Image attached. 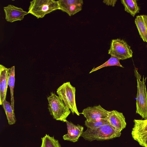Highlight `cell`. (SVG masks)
<instances>
[{"instance_id":"4fadbf2b","label":"cell","mask_w":147,"mask_h":147,"mask_svg":"<svg viewBox=\"0 0 147 147\" xmlns=\"http://www.w3.org/2000/svg\"><path fill=\"white\" fill-rule=\"evenodd\" d=\"M11 68H7L0 65V105L5 100Z\"/></svg>"},{"instance_id":"7a4b0ae2","label":"cell","mask_w":147,"mask_h":147,"mask_svg":"<svg viewBox=\"0 0 147 147\" xmlns=\"http://www.w3.org/2000/svg\"><path fill=\"white\" fill-rule=\"evenodd\" d=\"M48 109L50 115L56 120L65 122L71 113L70 109L65 105L59 96L52 92L47 98Z\"/></svg>"},{"instance_id":"ffe728a7","label":"cell","mask_w":147,"mask_h":147,"mask_svg":"<svg viewBox=\"0 0 147 147\" xmlns=\"http://www.w3.org/2000/svg\"><path fill=\"white\" fill-rule=\"evenodd\" d=\"M108 122L107 119H100L88 121H85V126L88 128L94 129L98 128Z\"/></svg>"},{"instance_id":"6da1fadb","label":"cell","mask_w":147,"mask_h":147,"mask_svg":"<svg viewBox=\"0 0 147 147\" xmlns=\"http://www.w3.org/2000/svg\"><path fill=\"white\" fill-rule=\"evenodd\" d=\"M121 133L115 130L108 122L100 127L94 129L87 128L81 136L86 140L102 141L119 137Z\"/></svg>"},{"instance_id":"603a6c76","label":"cell","mask_w":147,"mask_h":147,"mask_svg":"<svg viewBox=\"0 0 147 147\" xmlns=\"http://www.w3.org/2000/svg\"></svg>"},{"instance_id":"277c9868","label":"cell","mask_w":147,"mask_h":147,"mask_svg":"<svg viewBox=\"0 0 147 147\" xmlns=\"http://www.w3.org/2000/svg\"><path fill=\"white\" fill-rule=\"evenodd\" d=\"M57 9H59L57 1L33 0L30 2L28 12L39 18Z\"/></svg>"},{"instance_id":"52a82bcc","label":"cell","mask_w":147,"mask_h":147,"mask_svg":"<svg viewBox=\"0 0 147 147\" xmlns=\"http://www.w3.org/2000/svg\"><path fill=\"white\" fill-rule=\"evenodd\" d=\"M131 135L133 139L139 144L146 147L147 143V120L135 119Z\"/></svg>"},{"instance_id":"8992f818","label":"cell","mask_w":147,"mask_h":147,"mask_svg":"<svg viewBox=\"0 0 147 147\" xmlns=\"http://www.w3.org/2000/svg\"><path fill=\"white\" fill-rule=\"evenodd\" d=\"M133 52L126 42L119 38L113 39L111 42L108 54L120 60L131 58Z\"/></svg>"},{"instance_id":"d6986e66","label":"cell","mask_w":147,"mask_h":147,"mask_svg":"<svg viewBox=\"0 0 147 147\" xmlns=\"http://www.w3.org/2000/svg\"><path fill=\"white\" fill-rule=\"evenodd\" d=\"M120 60L119 59L111 56L110 58L105 63L96 68H93L90 71L89 74L104 67L108 66H117L122 68H124V67L120 64L119 62Z\"/></svg>"},{"instance_id":"30bf717a","label":"cell","mask_w":147,"mask_h":147,"mask_svg":"<svg viewBox=\"0 0 147 147\" xmlns=\"http://www.w3.org/2000/svg\"><path fill=\"white\" fill-rule=\"evenodd\" d=\"M5 19L8 22H13L17 21H21L24 16L28 13L21 7L9 4L3 7Z\"/></svg>"},{"instance_id":"44dd1931","label":"cell","mask_w":147,"mask_h":147,"mask_svg":"<svg viewBox=\"0 0 147 147\" xmlns=\"http://www.w3.org/2000/svg\"><path fill=\"white\" fill-rule=\"evenodd\" d=\"M117 1V0H107L103 1V2L107 5L112 6L113 7L115 6Z\"/></svg>"},{"instance_id":"7c38bea8","label":"cell","mask_w":147,"mask_h":147,"mask_svg":"<svg viewBox=\"0 0 147 147\" xmlns=\"http://www.w3.org/2000/svg\"><path fill=\"white\" fill-rule=\"evenodd\" d=\"M108 122L116 130L121 132L126 126L125 118L123 113L116 110L110 111Z\"/></svg>"},{"instance_id":"9c48e42d","label":"cell","mask_w":147,"mask_h":147,"mask_svg":"<svg viewBox=\"0 0 147 147\" xmlns=\"http://www.w3.org/2000/svg\"><path fill=\"white\" fill-rule=\"evenodd\" d=\"M57 1L59 9L70 16L81 11L83 4L82 0H59Z\"/></svg>"},{"instance_id":"e0dca14e","label":"cell","mask_w":147,"mask_h":147,"mask_svg":"<svg viewBox=\"0 0 147 147\" xmlns=\"http://www.w3.org/2000/svg\"><path fill=\"white\" fill-rule=\"evenodd\" d=\"M42 144L40 147H61L59 141L54 136L51 137L46 134L41 138Z\"/></svg>"},{"instance_id":"5b68a950","label":"cell","mask_w":147,"mask_h":147,"mask_svg":"<svg viewBox=\"0 0 147 147\" xmlns=\"http://www.w3.org/2000/svg\"><path fill=\"white\" fill-rule=\"evenodd\" d=\"M75 92V88L71 85L69 82L63 83L56 91L58 96L62 99L72 114L80 116V113L78 110L76 103Z\"/></svg>"},{"instance_id":"ac0fdd59","label":"cell","mask_w":147,"mask_h":147,"mask_svg":"<svg viewBox=\"0 0 147 147\" xmlns=\"http://www.w3.org/2000/svg\"><path fill=\"white\" fill-rule=\"evenodd\" d=\"M15 66L11 67V70L9 74L8 85L9 87L11 92V105L14 111V100L13 97L14 88L15 81Z\"/></svg>"},{"instance_id":"7402d4cb","label":"cell","mask_w":147,"mask_h":147,"mask_svg":"<svg viewBox=\"0 0 147 147\" xmlns=\"http://www.w3.org/2000/svg\"><path fill=\"white\" fill-rule=\"evenodd\" d=\"M146 147H147V143L146 144Z\"/></svg>"},{"instance_id":"8fae6325","label":"cell","mask_w":147,"mask_h":147,"mask_svg":"<svg viewBox=\"0 0 147 147\" xmlns=\"http://www.w3.org/2000/svg\"><path fill=\"white\" fill-rule=\"evenodd\" d=\"M65 122L67 125V133L63 136V139L73 142H77L84 132V127L79 124L75 125L67 120Z\"/></svg>"},{"instance_id":"3957f363","label":"cell","mask_w":147,"mask_h":147,"mask_svg":"<svg viewBox=\"0 0 147 147\" xmlns=\"http://www.w3.org/2000/svg\"><path fill=\"white\" fill-rule=\"evenodd\" d=\"M134 71L137 84L136 112L144 120H147V93L145 80L143 77L141 80V75L137 69L135 68Z\"/></svg>"},{"instance_id":"ba28073f","label":"cell","mask_w":147,"mask_h":147,"mask_svg":"<svg viewBox=\"0 0 147 147\" xmlns=\"http://www.w3.org/2000/svg\"><path fill=\"white\" fill-rule=\"evenodd\" d=\"M110 111L105 110L99 105L87 107L80 114L84 115L87 121H90L100 119H108Z\"/></svg>"},{"instance_id":"5bb4252c","label":"cell","mask_w":147,"mask_h":147,"mask_svg":"<svg viewBox=\"0 0 147 147\" xmlns=\"http://www.w3.org/2000/svg\"><path fill=\"white\" fill-rule=\"evenodd\" d=\"M135 23L141 38L144 42H147V16H137Z\"/></svg>"},{"instance_id":"2e32d148","label":"cell","mask_w":147,"mask_h":147,"mask_svg":"<svg viewBox=\"0 0 147 147\" xmlns=\"http://www.w3.org/2000/svg\"><path fill=\"white\" fill-rule=\"evenodd\" d=\"M2 105L5 112L9 124V125L14 124L16 120L11 104L5 100Z\"/></svg>"},{"instance_id":"9a60e30c","label":"cell","mask_w":147,"mask_h":147,"mask_svg":"<svg viewBox=\"0 0 147 147\" xmlns=\"http://www.w3.org/2000/svg\"><path fill=\"white\" fill-rule=\"evenodd\" d=\"M121 1L124 7L125 11L133 17L139 12L140 8L138 5L137 0H121Z\"/></svg>"}]
</instances>
